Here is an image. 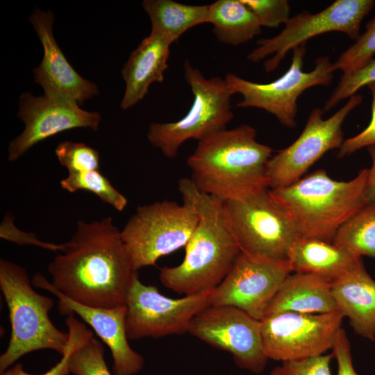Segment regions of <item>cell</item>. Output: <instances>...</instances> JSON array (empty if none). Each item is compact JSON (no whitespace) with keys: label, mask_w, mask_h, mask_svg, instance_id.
Masks as SVG:
<instances>
[{"label":"cell","mask_w":375,"mask_h":375,"mask_svg":"<svg viewBox=\"0 0 375 375\" xmlns=\"http://www.w3.org/2000/svg\"><path fill=\"white\" fill-rule=\"evenodd\" d=\"M31 283L34 287L47 290L58 299V308L60 314L75 313L93 328L111 351L115 375H135L142 369L144 363L142 356L134 351L128 341L125 326L126 305L110 308L83 305L56 290L40 273L35 274Z\"/></svg>","instance_id":"obj_17"},{"label":"cell","mask_w":375,"mask_h":375,"mask_svg":"<svg viewBox=\"0 0 375 375\" xmlns=\"http://www.w3.org/2000/svg\"><path fill=\"white\" fill-rule=\"evenodd\" d=\"M224 205L241 253L257 260L288 265L290 249L299 235L269 189Z\"/></svg>","instance_id":"obj_7"},{"label":"cell","mask_w":375,"mask_h":375,"mask_svg":"<svg viewBox=\"0 0 375 375\" xmlns=\"http://www.w3.org/2000/svg\"><path fill=\"white\" fill-rule=\"evenodd\" d=\"M337 310L331 281L313 274L294 272L283 281L266 315L280 312L322 314Z\"/></svg>","instance_id":"obj_21"},{"label":"cell","mask_w":375,"mask_h":375,"mask_svg":"<svg viewBox=\"0 0 375 375\" xmlns=\"http://www.w3.org/2000/svg\"><path fill=\"white\" fill-rule=\"evenodd\" d=\"M26 270L14 262L0 260V289L7 304L11 325L8 347L0 356V373L23 356L51 349L62 356L67 349L69 333L51 321L53 300L33 288Z\"/></svg>","instance_id":"obj_5"},{"label":"cell","mask_w":375,"mask_h":375,"mask_svg":"<svg viewBox=\"0 0 375 375\" xmlns=\"http://www.w3.org/2000/svg\"><path fill=\"white\" fill-rule=\"evenodd\" d=\"M375 83V59L348 73H343L340 81L322 108L324 112L335 107L341 101L350 98L362 87Z\"/></svg>","instance_id":"obj_30"},{"label":"cell","mask_w":375,"mask_h":375,"mask_svg":"<svg viewBox=\"0 0 375 375\" xmlns=\"http://www.w3.org/2000/svg\"><path fill=\"white\" fill-rule=\"evenodd\" d=\"M53 14L35 8L29 17L42 44L44 56L33 69L35 81L44 95L65 99L81 106L99 93L97 86L84 79L68 62L53 34Z\"/></svg>","instance_id":"obj_18"},{"label":"cell","mask_w":375,"mask_h":375,"mask_svg":"<svg viewBox=\"0 0 375 375\" xmlns=\"http://www.w3.org/2000/svg\"><path fill=\"white\" fill-rule=\"evenodd\" d=\"M184 78L193 94L188 112L176 122L152 123L147 131L149 142L169 158L176 157L187 140L199 142L224 130L233 118L231 97L235 93L225 78H207L188 60Z\"/></svg>","instance_id":"obj_6"},{"label":"cell","mask_w":375,"mask_h":375,"mask_svg":"<svg viewBox=\"0 0 375 375\" xmlns=\"http://www.w3.org/2000/svg\"><path fill=\"white\" fill-rule=\"evenodd\" d=\"M188 333L208 344L229 352L236 365L254 374L266 367L260 322L229 306H208L192 319Z\"/></svg>","instance_id":"obj_14"},{"label":"cell","mask_w":375,"mask_h":375,"mask_svg":"<svg viewBox=\"0 0 375 375\" xmlns=\"http://www.w3.org/2000/svg\"><path fill=\"white\" fill-rule=\"evenodd\" d=\"M212 290L172 299L162 295L156 286L143 284L135 272L125 301L128 340L188 333L194 316L210 306Z\"/></svg>","instance_id":"obj_11"},{"label":"cell","mask_w":375,"mask_h":375,"mask_svg":"<svg viewBox=\"0 0 375 375\" xmlns=\"http://www.w3.org/2000/svg\"><path fill=\"white\" fill-rule=\"evenodd\" d=\"M18 117L24 123L23 132L11 141L8 160H17L29 149L57 133L76 128L98 131L101 119L97 112H88L72 101L30 92L19 97Z\"/></svg>","instance_id":"obj_16"},{"label":"cell","mask_w":375,"mask_h":375,"mask_svg":"<svg viewBox=\"0 0 375 375\" xmlns=\"http://www.w3.org/2000/svg\"><path fill=\"white\" fill-rule=\"evenodd\" d=\"M344 317L339 310L266 315L260 320L265 353L268 359L281 362L324 354L332 349Z\"/></svg>","instance_id":"obj_12"},{"label":"cell","mask_w":375,"mask_h":375,"mask_svg":"<svg viewBox=\"0 0 375 375\" xmlns=\"http://www.w3.org/2000/svg\"><path fill=\"white\" fill-rule=\"evenodd\" d=\"M65 324L68 328L69 335V344L65 353L62 356L61 360L50 370L42 374L38 375H68L69 358L72 350L83 340L93 335V333L88 329L81 322L78 321L74 315L67 316ZM1 375H34L26 372L21 363H17L9 367Z\"/></svg>","instance_id":"obj_31"},{"label":"cell","mask_w":375,"mask_h":375,"mask_svg":"<svg viewBox=\"0 0 375 375\" xmlns=\"http://www.w3.org/2000/svg\"><path fill=\"white\" fill-rule=\"evenodd\" d=\"M69 368L74 375H111L104 359L103 347L93 335L72 350Z\"/></svg>","instance_id":"obj_27"},{"label":"cell","mask_w":375,"mask_h":375,"mask_svg":"<svg viewBox=\"0 0 375 375\" xmlns=\"http://www.w3.org/2000/svg\"><path fill=\"white\" fill-rule=\"evenodd\" d=\"M257 18L260 25L277 28L290 19V7L286 0H242Z\"/></svg>","instance_id":"obj_32"},{"label":"cell","mask_w":375,"mask_h":375,"mask_svg":"<svg viewBox=\"0 0 375 375\" xmlns=\"http://www.w3.org/2000/svg\"><path fill=\"white\" fill-rule=\"evenodd\" d=\"M333 354H322L317 356L282 361L274 367L270 375H332L330 363Z\"/></svg>","instance_id":"obj_33"},{"label":"cell","mask_w":375,"mask_h":375,"mask_svg":"<svg viewBox=\"0 0 375 375\" xmlns=\"http://www.w3.org/2000/svg\"><path fill=\"white\" fill-rule=\"evenodd\" d=\"M372 94V117L368 126L358 135L344 140L338 158H342L364 147L375 144V83L367 85Z\"/></svg>","instance_id":"obj_34"},{"label":"cell","mask_w":375,"mask_h":375,"mask_svg":"<svg viewBox=\"0 0 375 375\" xmlns=\"http://www.w3.org/2000/svg\"><path fill=\"white\" fill-rule=\"evenodd\" d=\"M332 242L356 256L375 258V201L367 203L344 223Z\"/></svg>","instance_id":"obj_25"},{"label":"cell","mask_w":375,"mask_h":375,"mask_svg":"<svg viewBox=\"0 0 375 375\" xmlns=\"http://www.w3.org/2000/svg\"><path fill=\"white\" fill-rule=\"evenodd\" d=\"M208 23L222 43L240 45L261 33L257 18L242 0H217L209 4Z\"/></svg>","instance_id":"obj_24"},{"label":"cell","mask_w":375,"mask_h":375,"mask_svg":"<svg viewBox=\"0 0 375 375\" xmlns=\"http://www.w3.org/2000/svg\"><path fill=\"white\" fill-rule=\"evenodd\" d=\"M372 160V165L368 169V178L366 188L367 203L375 201V144L367 147Z\"/></svg>","instance_id":"obj_36"},{"label":"cell","mask_w":375,"mask_h":375,"mask_svg":"<svg viewBox=\"0 0 375 375\" xmlns=\"http://www.w3.org/2000/svg\"><path fill=\"white\" fill-rule=\"evenodd\" d=\"M142 6L151 20V33L171 44L194 26L208 23L209 5H188L172 0H144Z\"/></svg>","instance_id":"obj_23"},{"label":"cell","mask_w":375,"mask_h":375,"mask_svg":"<svg viewBox=\"0 0 375 375\" xmlns=\"http://www.w3.org/2000/svg\"><path fill=\"white\" fill-rule=\"evenodd\" d=\"M361 260L333 242L299 237L290 249L288 265L291 272L316 274L333 283Z\"/></svg>","instance_id":"obj_22"},{"label":"cell","mask_w":375,"mask_h":375,"mask_svg":"<svg viewBox=\"0 0 375 375\" xmlns=\"http://www.w3.org/2000/svg\"><path fill=\"white\" fill-rule=\"evenodd\" d=\"M368 169L349 181L318 169L294 183L269 190L293 222L299 237L332 242L342 225L367 203Z\"/></svg>","instance_id":"obj_4"},{"label":"cell","mask_w":375,"mask_h":375,"mask_svg":"<svg viewBox=\"0 0 375 375\" xmlns=\"http://www.w3.org/2000/svg\"><path fill=\"white\" fill-rule=\"evenodd\" d=\"M362 99L360 94L351 97L328 119L323 118L322 109L314 108L298 138L269 160L267 165L269 188L276 189L294 183L326 152L340 149L344 140L342 124L347 115L362 103Z\"/></svg>","instance_id":"obj_13"},{"label":"cell","mask_w":375,"mask_h":375,"mask_svg":"<svg viewBox=\"0 0 375 375\" xmlns=\"http://www.w3.org/2000/svg\"><path fill=\"white\" fill-rule=\"evenodd\" d=\"M183 200L197 214V224L185 246L183 260L175 267L160 269L161 283L185 295L216 288L226 276L241 253L226 215L224 202L199 190L190 178L178 181Z\"/></svg>","instance_id":"obj_2"},{"label":"cell","mask_w":375,"mask_h":375,"mask_svg":"<svg viewBox=\"0 0 375 375\" xmlns=\"http://www.w3.org/2000/svg\"><path fill=\"white\" fill-rule=\"evenodd\" d=\"M171 43L150 33L133 51L122 70L125 91L121 108L127 110L147 94L153 83H161L168 67Z\"/></svg>","instance_id":"obj_19"},{"label":"cell","mask_w":375,"mask_h":375,"mask_svg":"<svg viewBox=\"0 0 375 375\" xmlns=\"http://www.w3.org/2000/svg\"><path fill=\"white\" fill-rule=\"evenodd\" d=\"M332 294L338 310L349 319L354 332L375 340V281L362 261L332 283Z\"/></svg>","instance_id":"obj_20"},{"label":"cell","mask_w":375,"mask_h":375,"mask_svg":"<svg viewBox=\"0 0 375 375\" xmlns=\"http://www.w3.org/2000/svg\"><path fill=\"white\" fill-rule=\"evenodd\" d=\"M197 221L194 208L186 200L138 206L121 231L133 270L156 265L160 258L185 247Z\"/></svg>","instance_id":"obj_8"},{"label":"cell","mask_w":375,"mask_h":375,"mask_svg":"<svg viewBox=\"0 0 375 375\" xmlns=\"http://www.w3.org/2000/svg\"><path fill=\"white\" fill-rule=\"evenodd\" d=\"M62 253L49 264L52 286L83 305L110 308L125 305L134 271L111 217L79 220Z\"/></svg>","instance_id":"obj_1"},{"label":"cell","mask_w":375,"mask_h":375,"mask_svg":"<svg viewBox=\"0 0 375 375\" xmlns=\"http://www.w3.org/2000/svg\"><path fill=\"white\" fill-rule=\"evenodd\" d=\"M374 3L373 0H336L319 12L299 13L290 17L278 35L258 40L247 60L258 62L271 56L264 62L265 71L271 72L278 67L289 51L306 44L315 36L341 32L356 40L360 35L361 22Z\"/></svg>","instance_id":"obj_10"},{"label":"cell","mask_w":375,"mask_h":375,"mask_svg":"<svg viewBox=\"0 0 375 375\" xmlns=\"http://www.w3.org/2000/svg\"><path fill=\"white\" fill-rule=\"evenodd\" d=\"M270 147L259 142L256 129L241 124L199 141L187 159L197 188L223 202L267 190Z\"/></svg>","instance_id":"obj_3"},{"label":"cell","mask_w":375,"mask_h":375,"mask_svg":"<svg viewBox=\"0 0 375 375\" xmlns=\"http://www.w3.org/2000/svg\"><path fill=\"white\" fill-rule=\"evenodd\" d=\"M375 54V16L365 25V31L360 35L355 43L342 52L333 69L343 73L354 71L369 62Z\"/></svg>","instance_id":"obj_28"},{"label":"cell","mask_w":375,"mask_h":375,"mask_svg":"<svg viewBox=\"0 0 375 375\" xmlns=\"http://www.w3.org/2000/svg\"><path fill=\"white\" fill-rule=\"evenodd\" d=\"M55 153L60 163L69 173L99 169L98 151L84 143L64 141L57 146Z\"/></svg>","instance_id":"obj_29"},{"label":"cell","mask_w":375,"mask_h":375,"mask_svg":"<svg viewBox=\"0 0 375 375\" xmlns=\"http://www.w3.org/2000/svg\"><path fill=\"white\" fill-rule=\"evenodd\" d=\"M338 365L337 375H359L354 369L351 344L344 328H341L332 348Z\"/></svg>","instance_id":"obj_35"},{"label":"cell","mask_w":375,"mask_h":375,"mask_svg":"<svg viewBox=\"0 0 375 375\" xmlns=\"http://www.w3.org/2000/svg\"><path fill=\"white\" fill-rule=\"evenodd\" d=\"M288 265L253 259L242 253L210 296V306L238 308L260 320L291 273Z\"/></svg>","instance_id":"obj_15"},{"label":"cell","mask_w":375,"mask_h":375,"mask_svg":"<svg viewBox=\"0 0 375 375\" xmlns=\"http://www.w3.org/2000/svg\"><path fill=\"white\" fill-rule=\"evenodd\" d=\"M60 185L69 192L78 190H88L118 211L124 210L128 203L126 198L112 186L99 169L69 173L66 178L60 181Z\"/></svg>","instance_id":"obj_26"},{"label":"cell","mask_w":375,"mask_h":375,"mask_svg":"<svg viewBox=\"0 0 375 375\" xmlns=\"http://www.w3.org/2000/svg\"><path fill=\"white\" fill-rule=\"evenodd\" d=\"M306 44L292 49L289 69L281 77L267 83H260L244 79L233 73L225 76L234 93L240 94L242 99L238 108H257L273 115L284 126L297 125V99L307 89L315 86H328L333 78V63L328 56L315 60L314 69L303 72Z\"/></svg>","instance_id":"obj_9"}]
</instances>
